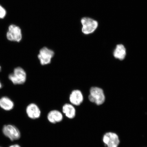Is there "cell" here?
I'll list each match as a JSON object with an SVG mask.
<instances>
[{
    "mask_svg": "<svg viewBox=\"0 0 147 147\" xmlns=\"http://www.w3.org/2000/svg\"><path fill=\"white\" fill-rule=\"evenodd\" d=\"M8 77L14 84H22L26 81L27 75L22 68L18 67L14 69L13 72L9 75Z\"/></svg>",
    "mask_w": 147,
    "mask_h": 147,
    "instance_id": "cell-1",
    "label": "cell"
},
{
    "mask_svg": "<svg viewBox=\"0 0 147 147\" xmlns=\"http://www.w3.org/2000/svg\"><path fill=\"white\" fill-rule=\"evenodd\" d=\"M89 99L92 102L97 105L102 104L105 100V96L103 91L101 88L97 87H92L90 90Z\"/></svg>",
    "mask_w": 147,
    "mask_h": 147,
    "instance_id": "cell-2",
    "label": "cell"
},
{
    "mask_svg": "<svg viewBox=\"0 0 147 147\" xmlns=\"http://www.w3.org/2000/svg\"><path fill=\"white\" fill-rule=\"evenodd\" d=\"M81 22L82 25V32L85 34H89L94 32L98 26V22L90 18H83Z\"/></svg>",
    "mask_w": 147,
    "mask_h": 147,
    "instance_id": "cell-3",
    "label": "cell"
},
{
    "mask_svg": "<svg viewBox=\"0 0 147 147\" xmlns=\"http://www.w3.org/2000/svg\"><path fill=\"white\" fill-rule=\"evenodd\" d=\"M54 51L45 47L40 49L38 55V58L42 65H47L51 63V59L54 57Z\"/></svg>",
    "mask_w": 147,
    "mask_h": 147,
    "instance_id": "cell-4",
    "label": "cell"
},
{
    "mask_svg": "<svg viewBox=\"0 0 147 147\" xmlns=\"http://www.w3.org/2000/svg\"><path fill=\"white\" fill-rule=\"evenodd\" d=\"M6 36L9 41L20 42L22 39V33L21 28L16 25H10L9 27Z\"/></svg>",
    "mask_w": 147,
    "mask_h": 147,
    "instance_id": "cell-5",
    "label": "cell"
},
{
    "mask_svg": "<svg viewBox=\"0 0 147 147\" xmlns=\"http://www.w3.org/2000/svg\"><path fill=\"white\" fill-rule=\"evenodd\" d=\"M3 132L5 136L11 141L17 140L21 137L20 130L13 125H5L3 126Z\"/></svg>",
    "mask_w": 147,
    "mask_h": 147,
    "instance_id": "cell-6",
    "label": "cell"
},
{
    "mask_svg": "<svg viewBox=\"0 0 147 147\" xmlns=\"http://www.w3.org/2000/svg\"><path fill=\"white\" fill-rule=\"evenodd\" d=\"M103 141L107 147H117L119 143L118 136L111 132L106 133L103 138Z\"/></svg>",
    "mask_w": 147,
    "mask_h": 147,
    "instance_id": "cell-7",
    "label": "cell"
},
{
    "mask_svg": "<svg viewBox=\"0 0 147 147\" xmlns=\"http://www.w3.org/2000/svg\"><path fill=\"white\" fill-rule=\"evenodd\" d=\"M26 113L29 118L33 119L39 118L41 115V110L39 107L34 103L29 104L27 106Z\"/></svg>",
    "mask_w": 147,
    "mask_h": 147,
    "instance_id": "cell-8",
    "label": "cell"
},
{
    "mask_svg": "<svg viewBox=\"0 0 147 147\" xmlns=\"http://www.w3.org/2000/svg\"><path fill=\"white\" fill-rule=\"evenodd\" d=\"M69 100L71 104L74 106H80L84 100L82 92L78 90H74L69 95Z\"/></svg>",
    "mask_w": 147,
    "mask_h": 147,
    "instance_id": "cell-9",
    "label": "cell"
},
{
    "mask_svg": "<svg viewBox=\"0 0 147 147\" xmlns=\"http://www.w3.org/2000/svg\"><path fill=\"white\" fill-rule=\"evenodd\" d=\"M63 118V115L61 112L56 110H51L47 115L48 120L52 124L61 122Z\"/></svg>",
    "mask_w": 147,
    "mask_h": 147,
    "instance_id": "cell-10",
    "label": "cell"
},
{
    "mask_svg": "<svg viewBox=\"0 0 147 147\" xmlns=\"http://www.w3.org/2000/svg\"><path fill=\"white\" fill-rule=\"evenodd\" d=\"M62 112L66 117L69 119H73L76 116V109L74 106L71 104H64L62 107Z\"/></svg>",
    "mask_w": 147,
    "mask_h": 147,
    "instance_id": "cell-11",
    "label": "cell"
},
{
    "mask_svg": "<svg viewBox=\"0 0 147 147\" xmlns=\"http://www.w3.org/2000/svg\"><path fill=\"white\" fill-rule=\"evenodd\" d=\"M0 107L5 111H10L14 107V102L7 97H3L0 99Z\"/></svg>",
    "mask_w": 147,
    "mask_h": 147,
    "instance_id": "cell-12",
    "label": "cell"
},
{
    "mask_svg": "<svg viewBox=\"0 0 147 147\" xmlns=\"http://www.w3.org/2000/svg\"><path fill=\"white\" fill-rule=\"evenodd\" d=\"M126 55V49L124 46L122 45H117L113 53L115 57L120 60H123L125 58Z\"/></svg>",
    "mask_w": 147,
    "mask_h": 147,
    "instance_id": "cell-13",
    "label": "cell"
},
{
    "mask_svg": "<svg viewBox=\"0 0 147 147\" xmlns=\"http://www.w3.org/2000/svg\"><path fill=\"white\" fill-rule=\"evenodd\" d=\"M6 14V11L3 7L0 5V19H3Z\"/></svg>",
    "mask_w": 147,
    "mask_h": 147,
    "instance_id": "cell-14",
    "label": "cell"
},
{
    "mask_svg": "<svg viewBox=\"0 0 147 147\" xmlns=\"http://www.w3.org/2000/svg\"><path fill=\"white\" fill-rule=\"evenodd\" d=\"M9 147H21V146H20L18 144H15L11 145V146Z\"/></svg>",
    "mask_w": 147,
    "mask_h": 147,
    "instance_id": "cell-15",
    "label": "cell"
},
{
    "mask_svg": "<svg viewBox=\"0 0 147 147\" xmlns=\"http://www.w3.org/2000/svg\"><path fill=\"white\" fill-rule=\"evenodd\" d=\"M1 66H0V71L1 70ZM2 87V84L1 83V82H0V89H1V88Z\"/></svg>",
    "mask_w": 147,
    "mask_h": 147,
    "instance_id": "cell-16",
    "label": "cell"
}]
</instances>
